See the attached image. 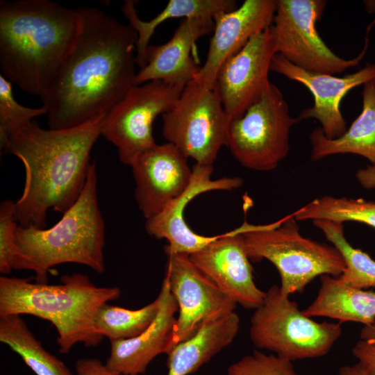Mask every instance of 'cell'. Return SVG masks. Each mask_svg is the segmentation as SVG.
Wrapping results in <instances>:
<instances>
[{"label": "cell", "instance_id": "6da1fadb", "mask_svg": "<svg viewBox=\"0 0 375 375\" xmlns=\"http://www.w3.org/2000/svg\"><path fill=\"white\" fill-rule=\"evenodd\" d=\"M74 44L40 98L50 129H65L106 115L136 85L137 33L94 7L78 8Z\"/></svg>", "mask_w": 375, "mask_h": 375}, {"label": "cell", "instance_id": "7a4b0ae2", "mask_svg": "<svg viewBox=\"0 0 375 375\" xmlns=\"http://www.w3.org/2000/svg\"><path fill=\"white\" fill-rule=\"evenodd\" d=\"M105 115L65 129H45L33 120L10 135L3 149L22 162L26 173L15 202L19 226L44 228L50 209L64 213L76 202Z\"/></svg>", "mask_w": 375, "mask_h": 375}, {"label": "cell", "instance_id": "3957f363", "mask_svg": "<svg viewBox=\"0 0 375 375\" xmlns=\"http://www.w3.org/2000/svg\"><path fill=\"white\" fill-rule=\"evenodd\" d=\"M79 22L78 8L54 1H0L1 74L40 97L69 52Z\"/></svg>", "mask_w": 375, "mask_h": 375}, {"label": "cell", "instance_id": "277c9868", "mask_svg": "<svg viewBox=\"0 0 375 375\" xmlns=\"http://www.w3.org/2000/svg\"><path fill=\"white\" fill-rule=\"evenodd\" d=\"M120 295L118 287H97L79 273L62 276L58 285L1 276L0 317L31 315L49 322L58 333L59 351L68 353L78 343L89 347L101 342L95 313Z\"/></svg>", "mask_w": 375, "mask_h": 375}, {"label": "cell", "instance_id": "5b68a950", "mask_svg": "<svg viewBox=\"0 0 375 375\" xmlns=\"http://www.w3.org/2000/svg\"><path fill=\"white\" fill-rule=\"evenodd\" d=\"M105 226L97 197V173L91 162L83 189L62 218L47 229L18 226L13 269L30 270L36 282L47 283L52 267L62 263L105 271Z\"/></svg>", "mask_w": 375, "mask_h": 375}, {"label": "cell", "instance_id": "8992f818", "mask_svg": "<svg viewBox=\"0 0 375 375\" xmlns=\"http://www.w3.org/2000/svg\"><path fill=\"white\" fill-rule=\"evenodd\" d=\"M242 236L250 260L266 259L276 267L288 296L302 292L318 276H338L346 267L334 246L303 237L292 214L268 224L247 222Z\"/></svg>", "mask_w": 375, "mask_h": 375}, {"label": "cell", "instance_id": "52a82bcc", "mask_svg": "<svg viewBox=\"0 0 375 375\" xmlns=\"http://www.w3.org/2000/svg\"><path fill=\"white\" fill-rule=\"evenodd\" d=\"M341 334L340 324L314 321L278 285L266 292L263 303L251 317L249 330L257 348L291 362L324 356Z\"/></svg>", "mask_w": 375, "mask_h": 375}, {"label": "cell", "instance_id": "ba28073f", "mask_svg": "<svg viewBox=\"0 0 375 375\" xmlns=\"http://www.w3.org/2000/svg\"><path fill=\"white\" fill-rule=\"evenodd\" d=\"M290 112L279 88L267 91L228 126L227 147L241 165L256 171H272L290 151L292 127L299 122Z\"/></svg>", "mask_w": 375, "mask_h": 375}, {"label": "cell", "instance_id": "9c48e42d", "mask_svg": "<svg viewBox=\"0 0 375 375\" xmlns=\"http://www.w3.org/2000/svg\"><path fill=\"white\" fill-rule=\"evenodd\" d=\"M324 0H277L269 32L276 53L309 72L336 75L354 67L365 57L369 40L352 59L336 55L324 42L316 28L324 13Z\"/></svg>", "mask_w": 375, "mask_h": 375}, {"label": "cell", "instance_id": "30bf717a", "mask_svg": "<svg viewBox=\"0 0 375 375\" xmlns=\"http://www.w3.org/2000/svg\"><path fill=\"white\" fill-rule=\"evenodd\" d=\"M161 116L164 138L196 164L212 165L219 150L227 146L230 122L214 89L188 83Z\"/></svg>", "mask_w": 375, "mask_h": 375}, {"label": "cell", "instance_id": "8fae6325", "mask_svg": "<svg viewBox=\"0 0 375 375\" xmlns=\"http://www.w3.org/2000/svg\"><path fill=\"white\" fill-rule=\"evenodd\" d=\"M184 87L160 80L135 85L106 114L101 135L115 146L123 164L131 166L138 156L156 144L153 122L172 108Z\"/></svg>", "mask_w": 375, "mask_h": 375}, {"label": "cell", "instance_id": "7c38bea8", "mask_svg": "<svg viewBox=\"0 0 375 375\" xmlns=\"http://www.w3.org/2000/svg\"><path fill=\"white\" fill-rule=\"evenodd\" d=\"M164 250L167 258L165 278L178 308L169 353L204 324L234 312L237 303L196 267L188 254L174 252L166 246Z\"/></svg>", "mask_w": 375, "mask_h": 375}, {"label": "cell", "instance_id": "4fadbf2b", "mask_svg": "<svg viewBox=\"0 0 375 375\" xmlns=\"http://www.w3.org/2000/svg\"><path fill=\"white\" fill-rule=\"evenodd\" d=\"M276 51L269 28L253 35L220 67L213 89L229 122L240 117L269 89Z\"/></svg>", "mask_w": 375, "mask_h": 375}, {"label": "cell", "instance_id": "5bb4252c", "mask_svg": "<svg viewBox=\"0 0 375 375\" xmlns=\"http://www.w3.org/2000/svg\"><path fill=\"white\" fill-rule=\"evenodd\" d=\"M239 227L217 235L203 249L189 255L191 261L224 294L247 309H256L264 301L266 292L254 281Z\"/></svg>", "mask_w": 375, "mask_h": 375}, {"label": "cell", "instance_id": "9a60e30c", "mask_svg": "<svg viewBox=\"0 0 375 375\" xmlns=\"http://www.w3.org/2000/svg\"><path fill=\"white\" fill-rule=\"evenodd\" d=\"M271 72L303 85L314 98L312 106L301 111L299 121L315 119L321 124L324 135L329 139L341 137L347 131V124L340 110L342 99L352 89L375 78V63H367L358 71L342 76L312 73L290 63L276 53L272 60Z\"/></svg>", "mask_w": 375, "mask_h": 375}, {"label": "cell", "instance_id": "2e32d148", "mask_svg": "<svg viewBox=\"0 0 375 375\" xmlns=\"http://www.w3.org/2000/svg\"><path fill=\"white\" fill-rule=\"evenodd\" d=\"M135 198L146 219L153 217L188 185L192 169L173 144H156L138 156L131 165Z\"/></svg>", "mask_w": 375, "mask_h": 375}, {"label": "cell", "instance_id": "e0dca14e", "mask_svg": "<svg viewBox=\"0 0 375 375\" xmlns=\"http://www.w3.org/2000/svg\"><path fill=\"white\" fill-rule=\"evenodd\" d=\"M276 4V0H245L233 10L217 15L206 60L192 81L212 90L222 65L253 35L270 27Z\"/></svg>", "mask_w": 375, "mask_h": 375}, {"label": "cell", "instance_id": "ac0fdd59", "mask_svg": "<svg viewBox=\"0 0 375 375\" xmlns=\"http://www.w3.org/2000/svg\"><path fill=\"white\" fill-rule=\"evenodd\" d=\"M190 181L186 188L172 199L158 214L146 219L147 233L157 239H165L170 250L191 254L203 249L216 236L196 233L185 222L188 204L201 194L214 191H230L240 188L243 180L238 176L212 179L213 165L196 164L192 167Z\"/></svg>", "mask_w": 375, "mask_h": 375}, {"label": "cell", "instance_id": "d6986e66", "mask_svg": "<svg viewBox=\"0 0 375 375\" xmlns=\"http://www.w3.org/2000/svg\"><path fill=\"white\" fill-rule=\"evenodd\" d=\"M212 19H183L172 37L160 45H150L146 51V65L138 71L136 85L160 80L185 86L194 81L201 67L192 57L191 51L200 38L214 31Z\"/></svg>", "mask_w": 375, "mask_h": 375}, {"label": "cell", "instance_id": "ffe728a7", "mask_svg": "<svg viewBox=\"0 0 375 375\" xmlns=\"http://www.w3.org/2000/svg\"><path fill=\"white\" fill-rule=\"evenodd\" d=\"M158 298V312L144 331L133 338L110 342V353L105 365L111 371L140 375L157 356L169 353L178 308L165 278Z\"/></svg>", "mask_w": 375, "mask_h": 375}, {"label": "cell", "instance_id": "44dd1931", "mask_svg": "<svg viewBox=\"0 0 375 375\" xmlns=\"http://www.w3.org/2000/svg\"><path fill=\"white\" fill-rule=\"evenodd\" d=\"M240 329L234 311L208 322L190 338L176 345L167 355V375H188L197 371L229 345Z\"/></svg>", "mask_w": 375, "mask_h": 375}, {"label": "cell", "instance_id": "7402d4cb", "mask_svg": "<svg viewBox=\"0 0 375 375\" xmlns=\"http://www.w3.org/2000/svg\"><path fill=\"white\" fill-rule=\"evenodd\" d=\"M362 108L349 128L340 138H327L317 127L310 134L311 159L336 154H355L375 163V78L363 85Z\"/></svg>", "mask_w": 375, "mask_h": 375}, {"label": "cell", "instance_id": "603a6c76", "mask_svg": "<svg viewBox=\"0 0 375 375\" xmlns=\"http://www.w3.org/2000/svg\"><path fill=\"white\" fill-rule=\"evenodd\" d=\"M321 286L312 303L303 310L308 317H326L340 322L375 323V292L345 285L337 276H320Z\"/></svg>", "mask_w": 375, "mask_h": 375}, {"label": "cell", "instance_id": "cb8c5ba5", "mask_svg": "<svg viewBox=\"0 0 375 375\" xmlns=\"http://www.w3.org/2000/svg\"><path fill=\"white\" fill-rule=\"evenodd\" d=\"M136 1L126 0L122 6L128 24L137 33L135 59L140 69L146 65V51L156 28L163 22L180 18L214 19L221 13L235 9L234 0H170L165 8L149 21L142 20L137 12Z\"/></svg>", "mask_w": 375, "mask_h": 375}, {"label": "cell", "instance_id": "d4e9b609", "mask_svg": "<svg viewBox=\"0 0 375 375\" xmlns=\"http://www.w3.org/2000/svg\"><path fill=\"white\" fill-rule=\"evenodd\" d=\"M0 341L17 353L36 375H74L42 346L21 315L0 317Z\"/></svg>", "mask_w": 375, "mask_h": 375}, {"label": "cell", "instance_id": "484cf974", "mask_svg": "<svg viewBox=\"0 0 375 375\" xmlns=\"http://www.w3.org/2000/svg\"><path fill=\"white\" fill-rule=\"evenodd\" d=\"M312 223L340 251L344 260L346 267L337 276L338 279L358 289L375 288V260L347 240L343 223L328 220H315Z\"/></svg>", "mask_w": 375, "mask_h": 375}, {"label": "cell", "instance_id": "4316f807", "mask_svg": "<svg viewBox=\"0 0 375 375\" xmlns=\"http://www.w3.org/2000/svg\"><path fill=\"white\" fill-rule=\"evenodd\" d=\"M159 310L157 297L151 303L137 310L101 305L94 317V327L101 337L111 341L135 338L144 331L156 318Z\"/></svg>", "mask_w": 375, "mask_h": 375}, {"label": "cell", "instance_id": "83f0119b", "mask_svg": "<svg viewBox=\"0 0 375 375\" xmlns=\"http://www.w3.org/2000/svg\"><path fill=\"white\" fill-rule=\"evenodd\" d=\"M297 221L356 222L375 228V202L326 195L292 213Z\"/></svg>", "mask_w": 375, "mask_h": 375}, {"label": "cell", "instance_id": "f1b7e54d", "mask_svg": "<svg viewBox=\"0 0 375 375\" xmlns=\"http://www.w3.org/2000/svg\"><path fill=\"white\" fill-rule=\"evenodd\" d=\"M11 82L0 75V146L2 149L10 135L31 122L35 117L47 115L44 106L28 108L15 99Z\"/></svg>", "mask_w": 375, "mask_h": 375}, {"label": "cell", "instance_id": "f546056e", "mask_svg": "<svg viewBox=\"0 0 375 375\" xmlns=\"http://www.w3.org/2000/svg\"><path fill=\"white\" fill-rule=\"evenodd\" d=\"M226 375H297L291 361L259 351L231 365Z\"/></svg>", "mask_w": 375, "mask_h": 375}, {"label": "cell", "instance_id": "4dcf8cb0", "mask_svg": "<svg viewBox=\"0 0 375 375\" xmlns=\"http://www.w3.org/2000/svg\"><path fill=\"white\" fill-rule=\"evenodd\" d=\"M17 223L15 202L3 201L0 204V272L3 274L13 269Z\"/></svg>", "mask_w": 375, "mask_h": 375}, {"label": "cell", "instance_id": "1f68e13d", "mask_svg": "<svg viewBox=\"0 0 375 375\" xmlns=\"http://www.w3.org/2000/svg\"><path fill=\"white\" fill-rule=\"evenodd\" d=\"M352 352L358 362L375 374V342L360 340Z\"/></svg>", "mask_w": 375, "mask_h": 375}, {"label": "cell", "instance_id": "d6a6232c", "mask_svg": "<svg viewBox=\"0 0 375 375\" xmlns=\"http://www.w3.org/2000/svg\"><path fill=\"white\" fill-rule=\"evenodd\" d=\"M76 375H123L109 369L96 358H80L75 362Z\"/></svg>", "mask_w": 375, "mask_h": 375}, {"label": "cell", "instance_id": "836d02e7", "mask_svg": "<svg viewBox=\"0 0 375 375\" xmlns=\"http://www.w3.org/2000/svg\"><path fill=\"white\" fill-rule=\"evenodd\" d=\"M356 178L362 188H375V163L358 170Z\"/></svg>", "mask_w": 375, "mask_h": 375}, {"label": "cell", "instance_id": "e575fe53", "mask_svg": "<svg viewBox=\"0 0 375 375\" xmlns=\"http://www.w3.org/2000/svg\"><path fill=\"white\" fill-rule=\"evenodd\" d=\"M338 375H375L360 362L352 365L342 366Z\"/></svg>", "mask_w": 375, "mask_h": 375}, {"label": "cell", "instance_id": "d590c367", "mask_svg": "<svg viewBox=\"0 0 375 375\" xmlns=\"http://www.w3.org/2000/svg\"><path fill=\"white\" fill-rule=\"evenodd\" d=\"M361 340L375 342V323L366 325L360 333Z\"/></svg>", "mask_w": 375, "mask_h": 375}]
</instances>
